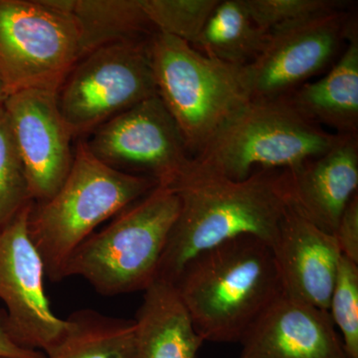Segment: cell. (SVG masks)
Segmentation results:
<instances>
[{"mask_svg":"<svg viewBox=\"0 0 358 358\" xmlns=\"http://www.w3.org/2000/svg\"><path fill=\"white\" fill-rule=\"evenodd\" d=\"M338 138L303 117L289 96L250 100L193 157L192 169L244 180L257 171L291 169L317 159Z\"/></svg>","mask_w":358,"mask_h":358,"instance_id":"277c9868","label":"cell"},{"mask_svg":"<svg viewBox=\"0 0 358 358\" xmlns=\"http://www.w3.org/2000/svg\"><path fill=\"white\" fill-rule=\"evenodd\" d=\"M334 236L341 254L358 264V195L355 194L346 206Z\"/></svg>","mask_w":358,"mask_h":358,"instance_id":"d4e9b609","label":"cell"},{"mask_svg":"<svg viewBox=\"0 0 358 358\" xmlns=\"http://www.w3.org/2000/svg\"><path fill=\"white\" fill-rule=\"evenodd\" d=\"M268 36L250 15L245 0H219L193 48L207 57L245 67L260 55Z\"/></svg>","mask_w":358,"mask_h":358,"instance_id":"d6986e66","label":"cell"},{"mask_svg":"<svg viewBox=\"0 0 358 358\" xmlns=\"http://www.w3.org/2000/svg\"><path fill=\"white\" fill-rule=\"evenodd\" d=\"M282 292L329 310L341 254L336 237L287 208L271 245Z\"/></svg>","mask_w":358,"mask_h":358,"instance_id":"9a60e30c","label":"cell"},{"mask_svg":"<svg viewBox=\"0 0 358 358\" xmlns=\"http://www.w3.org/2000/svg\"><path fill=\"white\" fill-rule=\"evenodd\" d=\"M134 322L138 358H196L205 343L173 282L164 280L143 291Z\"/></svg>","mask_w":358,"mask_h":358,"instance_id":"2e32d148","label":"cell"},{"mask_svg":"<svg viewBox=\"0 0 358 358\" xmlns=\"http://www.w3.org/2000/svg\"><path fill=\"white\" fill-rule=\"evenodd\" d=\"M8 93H7L6 87H4L3 83H2L1 80H0V106L3 105L4 102H6V99L8 98Z\"/></svg>","mask_w":358,"mask_h":358,"instance_id":"4316f807","label":"cell"},{"mask_svg":"<svg viewBox=\"0 0 358 358\" xmlns=\"http://www.w3.org/2000/svg\"><path fill=\"white\" fill-rule=\"evenodd\" d=\"M32 202L3 105L0 106V227Z\"/></svg>","mask_w":358,"mask_h":358,"instance_id":"7402d4cb","label":"cell"},{"mask_svg":"<svg viewBox=\"0 0 358 358\" xmlns=\"http://www.w3.org/2000/svg\"><path fill=\"white\" fill-rule=\"evenodd\" d=\"M150 55L157 96L194 157L249 102L245 67L207 57L192 45L155 33Z\"/></svg>","mask_w":358,"mask_h":358,"instance_id":"8992f818","label":"cell"},{"mask_svg":"<svg viewBox=\"0 0 358 358\" xmlns=\"http://www.w3.org/2000/svg\"><path fill=\"white\" fill-rule=\"evenodd\" d=\"M66 322L64 336L46 358H138L134 320L84 308Z\"/></svg>","mask_w":358,"mask_h":358,"instance_id":"ac0fdd59","label":"cell"},{"mask_svg":"<svg viewBox=\"0 0 358 358\" xmlns=\"http://www.w3.org/2000/svg\"><path fill=\"white\" fill-rule=\"evenodd\" d=\"M103 164L171 187L189 169L193 157L159 96L103 122L85 141Z\"/></svg>","mask_w":358,"mask_h":358,"instance_id":"9c48e42d","label":"cell"},{"mask_svg":"<svg viewBox=\"0 0 358 358\" xmlns=\"http://www.w3.org/2000/svg\"><path fill=\"white\" fill-rule=\"evenodd\" d=\"M0 357L8 358H46L43 352L18 345L7 329L6 313L0 308Z\"/></svg>","mask_w":358,"mask_h":358,"instance_id":"484cf974","label":"cell"},{"mask_svg":"<svg viewBox=\"0 0 358 358\" xmlns=\"http://www.w3.org/2000/svg\"><path fill=\"white\" fill-rule=\"evenodd\" d=\"M147 176L122 173L78 143L64 183L51 199L32 202L28 233L52 282L63 280L68 261L98 226L155 189Z\"/></svg>","mask_w":358,"mask_h":358,"instance_id":"3957f363","label":"cell"},{"mask_svg":"<svg viewBox=\"0 0 358 358\" xmlns=\"http://www.w3.org/2000/svg\"><path fill=\"white\" fill-rule=\"evenodd\" d=\"M204 341L239 343L282 294L272 249L245 235L193 257L173 282Z\"/></svg>","mask_w":358,"mask_h":358,"instance_id":"7a4b0ae2","label":"cell"},{"mask_svg":"<svg viewBox=\"0 0 358 358\" xmlns=\"http://www.w3.org/2000/svg\"><path fill=\"white\" fill-rule=\"evenodd\" d=\"M352 21L343 9L271 33L260 55L245 66L250 99L265 100L293 93L331 63Z\"/></svg>","mask_w":358,"mask_h":358,"instance_id":"8fae6325","label":"cell"},{"mask_svg":"<svg viewBox=\"0 0 358 358\" xmlns=\"http://www.w3.org/2000/svg\"><path fill=\"white\" fill-rule=\"evenodd\" d=\"M289 208L317 228L334 234L358 187L357 134H339L326 154L281 171Z\"/></svg>","mask_w":358,"mask_h":358,"instance_id":"5bb4252c","label":"cell"},{"mask_svg":"<svg viewBox=\"0 0 358 358\" xmlns=\"http://www.w3.org/2000/svg\"><path fill=\"white\" fill-rule=\"evenodd\" d=\"M60 3L76 23L83 57L103 45L140 39L152 28L141 0H60Z\"/></svg>","mask_w":358,"mask_h":358,"instance_id":"ffe728a7","label":"cell"},{"mask_svg":"<svg viewBox=\"0 0 358 358\" xmlns=\"http://www.w3.org/2000/svg\"><path fill=\"white\" fill-rule=\"evenodd\" d=\"M245 3L256 24L268 34L348 6L341 0H245Z\"/></svg>","mask_w":358,"mask_h":358,"instance_id":"603a6c76","label":"cell"},{"mask_svg":"<svg viewBox=\"0 0 358 358\" xmlns=\"http://www.w3.org/2000/svg\"><path fill=\"white\" fill-rule=\"evenodd\" d=\"M348 46L329 74L301 85L289 98L303 117L339 134L358 131V34L357 23L348 31Z\"/></svg>","mask_w":358,"mask_h":358,"instance_id":"e0dca14e","label":"cell"},{"mask_svg":"<svg viewBox=\"0 0 358 358\" xmlns=\"http://www.w3.org/2000/svg\"><path fill=\"white\" fill-rule=\"evenodd\" d=\"M0 358H8V357H0Z\"/></svg>","mask_w":358,"mask_h":358,"instance_id":"83f0119b","label":"cell"},{"mask_svg":"<svg viewBox=\"0 0 358 358\" xmlns=\"http://www.w3.org/2000/svg\"><path fill=\"white\" fill-rule=\"evenodd\" d=\"M180 208L157 279L174 282L183 267L206 250L250 235L268 246L288 208L281 171H260L235 181L192 169L171 186Z\"/></svg>","mask_w":358,"mask_h":358,"instance_id":"6da1fadb","label":"cell"},{"mask_svg":"<svg viewBox=\"0 0 358 358\" xmlns=\"http://www.w3.org/2000/svg\"><path fill=\"white\" fill-rule=\"evenodd\" d=\"M218 1L141 0V6L155 32L176 37L194 47Z\"/></svg>","mask_w":358,"mask_h":358,"instance_id":"44dd1931","label":"cell"},{"mask_svg":"<svg viewBox=\"0 0 358 358\" xmlns=\"http://www.w3.org/2000/svg\"><path fill=\"white\" fill-rule=\"evenodd\" d=\"M179 208L173 188L157 186L93 233L71 256L63 280L83 278L103 296L145 291L157 280Z\"/></svg>","mask_w":358,"mask_h":358,"instance_id":"5b68a950","label":"cell"},{"mask_svg":"<svg viewBox=\"0 0 358 358\" xmlns=\"http://www.w3.org/2000/svg\"><path fill=\"white\" fill-rule=\"evenodd\" d=\"M32 202L0 227V300L13 341L46 355L64 336L67 322L52 312L46 296L43 261L28 233Z\"/></svg>","mask_w":358,"mask_h":358,"instance_id":"30bf717a","label":"cell"},{"mask_svg":"<svg viewBox=\"0 0 358 358\" xmlns=\"http://www.w3.org/2000/svg\"><path fill=\"white\" fill-rule=\"evenodd\" d=\"M33 202L51 199L72 167V131L58 108L56 93L25 90L3 103Z\"/></svg>","mask_w":358,"mask_h":358,"instance_id":"7c38bea8","label":"cell"},{"mask_svg":"<svg viewBox=\"0 0 358 358\" xmlns=\"http://www.w3.org/2000/svg\"><path fill=\"white\" fill-rule=\"evenodd\" d=\"M348 358H358V264L341 257L329 305Z\"/></svg>","mask_w":358,"mask_h":358,"instance_id":"cb8c5ba5","label":"cell"},{"mask_svg":"<svg viewBox=\"0 0 358 358\" xmlns=\"http://www.w3.org/2000/svg\"><path fill=\"white\" fill-rule=\"evenodd\" d=\"M235 358H348L327 310L282 292L239 341Z\"/></svg>","mask_w":358,"mask_h":358,"instance_id":"4fadbf2b","label":"cell"},{"mask_svg":"<svg viewBox=\"0 0 358 358\" xmlns=\"http://www.w3.org/2000/svg\"><path fill=\"white\" fill-rule=\"evenodd\" d=\"M82 57L79 30L60 0H0V80L8 95L56 93Z\"/></svg>","mask_w":358,"mask_h":358,"instance_id":"52a82bcc","label":"cell"},{"mask_svg":"<svg viewBox=\"0 0 358 358\" xmlns=\"http://www.w3.org/2000/svg\"><path fill=\"white\" fill-rule=\"evenodd\" d=\"M157 95L150 39L103 45L73 68L56 100L73 134L92 133L136 103Z\"/></svg>","mask_w":358,"mask_h":358,"instance_id":"ba28073f","label":"cell"}]
</instances>
